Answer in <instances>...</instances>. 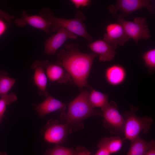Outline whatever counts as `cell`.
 Returning a JSON list of instances; mask_svg holds the SVG:
<instances>
[{"instance_id": "9", "label": "cell", "mask_w": 155, "mask_h": 155, "mask_svg": "<svg viewBox=\"0 0 155 155\" xmlns=\"http://www.w3.org/2000/svg\"><path fill=\"white\" fill-rule=\"evenodd\" d=\"M103 40L114 49L118 45L123 46L130 38L127 35L122 26L119 23L108 24L106 27Z\"/></svg>"}, {"instance_id": "11", "label": "cell", "mask_w": 155, "mask_h": 155, "mask_svg": "<svg viewBox=\"0 0 155 155\" xmlns=\"http://www.w3.org/2000/svg\"><path fill=\"white\" fill-rule=\"evenodd\" d=\"M14 23L16 26L20 27H24L28 24L46 34H49L50 32L51 24L49 21L40 15H29L26 11H22L21 17L16 19Z\"/></svg>"}, {"instance_id": "29", "label": "cell", "mask_w": 155, "mask_h": 155, "mask_svg": "<svg viewBox=\"0 0 155 155\" xmlns=\"http://www.w3.org/2000/svg\"><path fill=\"white\" fill-rule=\"evenodd\" d=\"M143 155H155V145L146 152Z\"/></svg>"}, {"instance_id": "15", "label": "cell", "mask_w": 155, "mask_h": 155, "mask_svg": "<svg viewBox=\"0 0 155 155\" xmlns=\"http://www.w3.org/2000/svg\"><path fill=\"white\" fill-rule=\"evenodd\" d=\"M87 46L93 53L99 55V59L101 62L112 60L116 53L115 49L101 39L90 43Z\"/></svg>"}, {"instance_id": "10", "label": "cell", "mask_w": 155, "mask_h": 155, "mask_svg": "<svg viewBox=\"0 0 155 155\" xmlns=\"http://www.w3.org/2000/svg\"><path fill=\"white\" fill-rule=\"evenodd\" d=\"M78 36L69 30L62 28L57 33L46 39L44 43V53L53 55L65 42L68 39H75Z\"/></svg>"}, {"instance_id": "16", "label": "cell", "mask_w": 155, "mask_h": 155, "mask_svg": "<svg viewBox=\"0 0 155 155\" xmlns=\"http://www.w3.org/2000/svg\"><path fill=\"white\" fill-rule=\"evenodd\" d=\"M126 75V70L122 66L118 64L112 65L106 69L105 77L106 81L110 85H119L124 81Z\"/></svg>"}, {"instance_id": "18", "label": "cell", "mask_w": 155, "mask_h": 155, "mask_svg": "<svg viewBox=\"0 0 155 155\" xmlns=\"http://www.w3.org/2000/svg\"><path fill=\"white\" fill-rule=\"evenodd\" d=\"M88 99L90 105L92 108L100 107L102 109L108 104V95L96 90L90 87Z\"/></svg>"}, {"instance_id": "13", "label": "cell", "mask_w": 155, "mask_h": 155, "mask_svg": "<svg viewBox=\"0 0 155 155\" xmlns=\"http://www.w3.org/2000/svg\"><path fill=\"white\" fill-rule=\"evenodd\" d=\"M42 102L38 104H33V106L38 116L43 117L53 112L59 111H64L66 108V104L49 95Z\"/></svg>"}, {"instance_id": "31", "label": "cell", "mask_w": 155, "mask_h": 155, "mask_svg": "<svg viewBox=\"0 0 155 155\" xmlns=\"http://www.w3.org/2000/svg\"><path fill=\"white\" fill-rule=\"evenodd\" d=\"M2 119L0 118V123H1V122L2 121Z\"/></svg>"}, {"instance_id": "6", "label": "cell", "mask_w": 155, "mask_h": 155, "mask_svg": "<svg viewBox=\"0 0 155 155\" xmlns=\"http://www.w3.org/2000/svg\"><path fill=\"white\" fill-rule=\"evenodd\" d=\"M116 102L111 101L105 107L101 109L104 118L103 126L110 130L111 133L123 134L125 121L118 111Z\"/></svg>"}, {"instance_id": "19", "label": "cell", "mask_w": 155, "mask_h": 155, "mask_svg": "<svg viewBox=\"0 0 155 155\" xmlns=\"http://www.w3.org/2000/svg\"><path fill=\"white\" fill-rule=\"evenodd\" d=\"M123 143V140L119 136L105 137L100 140L98 144V146L105 147L112 154L120 151L122 147Z\"/></svg>"}, {"instance_id": "23", "label": "cell", "mask_w": 155, "mask_h": 155, "mask_svg": "<svg viewBox=\"0 0 155 155\" xmlns=\"http://www.w3.org/2000/svg\"><path fill=\"white\" fill-rule=\"evenodd\" d=\"M146 66L150 72H153L155 69V49H150L142 55Z\"/></svg>"}, {"instance_id": "17", "label": "cell", "mask_w": 155, "mask_h": 155, "mask_svg": "<svg viewBox=\"0 0 155 155\" xmlns=\"http://www.w3.org/2000/svg\"><path fill=\"white\" fill-rule=\"evenodd\" d=\"M154 145V140L148 142L138 136L131 142V146L126 155H143Z\"/></svg>"}, {"instance_id": "5", "label": "cell", "mask_w": 155, "mask_h": 155, "mask_svg": "<svg viewBox=\"0 0 155 155\" xmlns=\"http://www.w3.org/2000/svg\"><path fill=\"white\" fill-rule=\"evenodd\" d=\"M117 21L122 26L127 36L137 43L140 39L146 40L151 37L148 25L145 17H135L133 21L118 17Z\"/></svg>"}, {"instance_id": "21", "label": "cell", "mask_w": 155, "mask_h": 155, "mask_svg": "<svg viewBox=\"0 0 155 155\" xmlns=\"http://www.w3.org/2000/svg\"><path fill=\"white\" fill-rule=\"evenodd\" d=\"M74 149L63 147L56 144L52 148H49L44 155H73Z\"/></svg>"}, {"instance_id": "8", "label": "cell", "mask_w": 155, "mask_h": 155, "mask_svg": "<svg viewBox=\"0 0 155 155\" xmlns=\"http://www.w3.org/2000/svg\"><path fill=\"white\" fill-rule=\"evenodd\" d=\"M150 0H118L115 5H111L108 7L110 13L115 15L119 11L122 14L118 17L123 18L138 10L146 8L152 13L154 12V7L151 5Z\"/></svg>"}, {"instance_id": "2", "label": "cell", "mask_w": 155, "mask_h": 155, "mask_svg": "<svg viewBox=\"0 0 155 155\" xmlns=\"http://www.w3.org/2000/svg\"><path fill=\"white\" fill-rule=\"evenodd\" d=\"M90 93L88 90H82L68 104L67 112H61V123L66 125L72 131H78L84 128L83 121L86 118L95 115H102V112L92 107L88 99Z\"/></svg>"}, {"instance_id": "22", "label": "cell", "mask_w": 155, "mask_h": 155, "mask_svg": "<svg viewBox=\"0 0 155 155\" xmlns=\"http://www.w3.org/2000/svg\"><path fill=\"white\" fill-rule=\"evenodd\" d=\"M17 97L13 92L1 96L0 99V118L2 119L6 109L7 105L16 101Z\"/></svg>"}, {"instance_id": "14", "label": "cell", "mask_w": 155, "mask_h": 155, "mask_svg": "<svg viewBox=\"0 0 155 155\" xmlns=\"http://www.w3.org/2000/svg\"><path fill=\"white\" fill-rule=\"evenodd\" d=\"M47 78L52 82L66 84L72 82L69 75L64 68L57 63H50L47 60L43 61Z\"/></svg>"}, {"instance_id": "12", "label": "cell", "mask_w": 155, "mask_h": 155, "mask_svg": "<svg viewBox=\"0 0 155 155\" xmlns=\"http://www.w3.org/2000/svg\"><path fill=\"white\" fill-rule=\"evenodd\" d=\"M31 68L34 70V81L38 90V94L47 97L49 94L47 89V77L43 61L35 60L31 65Z\"/></svg>"}, {"instance_id": "3", "label": "cell", "mask_w": 155, "mask_h": 155, "mask_svg": "<svg viewBox=\"0 0 155 155\" xmlns=\"http://www.w3.org/2000/svg\"><path fill=\"white\" fill-rule=\"evenodd\" d=\"M39 13L40 16L51 23L50 32H55L63 28L85 38L90 43L93 42V38L87 31L86 25L83 22L86 18L82 11H78L75 18L70 19L55 16L50 8L46 7L43 8Z\"/></svg>"}, {"instance_id": "25", "label": "cell", "mask_w": 155, "mask_h": 155, "mask_svg": "<svg viewBox=\"0 0 155 155\" xmlns=\"http://www.w3.org/2000/svg\"><path fill=\"white\" fill-rule=\"evenodd\" d=\"M71 1L77 8L87 6L91 2V1L90 0H71Z\"/></svg>"}, {"instance_id": "28", "label": "cell", "mask_w": 155, "mask_h": 155, "mask_svg": "<svg viewBox=\"0 0 155 155\" xmlns=\"http://www.w3.org/2000/svg\"><path fill=\"white\" fill-rule=\"evenodd\" d=\"M99 149L94 155H111V153L108 150L103 146L98 147Z\"/></svg>"}, {"instance_id": "26", "label": "cell", "mask_w": 155, "mask_h": 155, "mask_svg": "<svg viewBox=\"0 0 155 155\" xmlns=\"http://www.w3.org/2000/svg\"><path fill=\"white\" fill-rule=\"evenodd\" d=\"M9 24L8 23L0 16V36L6 32L8 26Z\"/></svg>"}, {"instance_id": "27", "label": "cell", "mask_w": 155, "mask_h": 155, "mask_svg": "<svg viewBox=\"0 0 155 155\" xmlns=\"http://www.w3.org/2000/svg\"><path fill=\"white\" fill-rule=\"evenodd\" d=\"M0 16L3 18L9 24L11 23V20L14 19V16L10 15L0 9Z\"/></svg>"}, {"instance_id": "30", "label": "cell", "mask_w": 155, "mask_h": 155, "mask_svg": "<svg viewBox=\"0 0 155 155\" xmlns=\"http://www.w3.org/2000/svg\"><path fill=\"white\" fill-rule=\"evenodd\" d=\"M0 155H7V154L6 152H0Z\"/></svg>"}, {"instance_id": "7", "label": "cell", "mask_w": 155, "mask_h": 155, "mask_svg": "<svg viewBox=\"0 0 155 155\" xmlns=\"http://www.w3.org/2000/svg\"><path fill=\"white\" fill-rule=\"evenodd\" d=\"M72 131L66 125L60 123L58 120L50 119L40 133L47 142L59 144L64 142Z\"/></svg>"}, {"instance_id": "20", "label": "cell", "mask_w": 155, "mask_h": 155, "mask_svg": "<svg viewBox=\"0 0 155 155\" xmlns=\"http://www.w3.org/2000/svg\"><path fill=\"white\" fill-rule=\"evenodd\" d=\"M16 80L10 77L8 73L0 70V96L7 95L14 84Z\"/></svg>"}, {"instance_id": "4", "label": "cell", "mask_w": 155, "mask_h": 155, "mask_svg": "<svg viewBox=\"0 0 155 155\" xmlns=\"http://www.w3.org/2000/svg\"><path fill=\"white\" fill-rule=\"evenodd\" d=\"M129 111H125L122 115L125 121L123 134L125 139L131 142L141 133H147L154 122L151 117L145 116H137L135 112L138 108L131 105Z\"/></svg>"}, {"instance_id": "24", "label": "cell", "mask_w": 155, "mask_h": 155, "mask_svg": "<svg viewBox=\"0 0 155 155\" xmlns=\"http://www.w3.org/2000/svg\"><path fill=\"white\" fill-rule=\"evenodd\" d=\"M90 154L91 152L85 147L79 146L74 149L73 155H90Z\"/></svg>"}, {"instance_id": "1", "label": "cell", "mask_w": 155, "mask_h": 155, "mask_svg": "<svg viewBox=\"0 0 155 155\" xmlns=\"http://www.w3.org/2000/svg\"><path fill=\"white\" fill-rule=\"evenodd\" d=\"M79 45L73 43L66 45L65 49L58 53L57 63L69 75L72 82L82 89L88 86V78L92 64L98 55L93 53H82L79 49Z\"/></svg>"}]
</instances>
